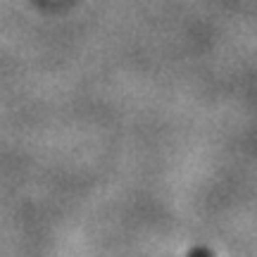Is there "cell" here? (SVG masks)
Listing matches in <instances>:
<instances>
[{"mask_svg": "<svg viewBox=\"0 0 257 257\" xmlns=\"http://www.w3.org/2000/svg\"><path fill=\"white\" fill-rule=\"evenodd\" d=\"M193 257H210V252H207V250H195Z\"/></svg>", "mask_w": 257, "mask_h": 257, "instance_id": "1", "label": "cell"}]
</instances>
